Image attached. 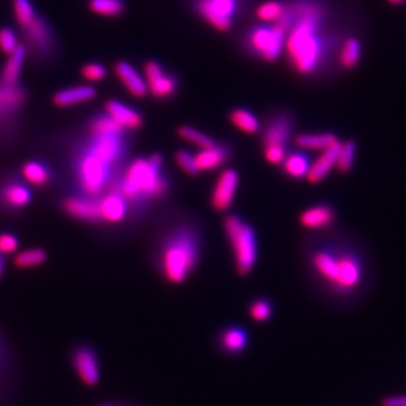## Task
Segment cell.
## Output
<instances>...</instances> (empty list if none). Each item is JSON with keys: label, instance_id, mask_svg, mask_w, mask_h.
I'll return each mask as SVG.
<instances>
[{"label": "cell", "instance_id": "6da1fadb", "mask_svg": "<svg viewBox=\"0 0 406 406\" xmlns=\"http://www.w3.org/2000/svg\"><path fill=\"white\" fill-rule=\"evenodd\" d=\"M287 14L292 20L285 43L289 63L302 75L313 74L322 63L325 53L321 36L324 9L314 0H296L287 4Z\"/></svg>", "mask_w": 406, "mask_h": 406}, {"label": "cell", "instance_id": "7a4b0ae2", "mask_svg": "<svg viewBox=\"0 0 406 406\" xmlns=\"http://www.w3.org/2000/svg\"><path fill=\"white\" fill-rule=\"evenodd\" d=\"M163 157L154 154L148 159H137L129 164L115 188L128 201L140 206L148 201L163 198L169 190V182L163 174Z\"/></svg>", "mask_w": 406, "mask_h": 406}, {"label": "cell", "instance_id": "3957f363", "mask_svg": "<svg viewBox=\"0 0 406 406\" xmlns=\"http://www.w3.org/2000/svg\"><path fill=\"white\" fill-rule=\"evenodd\" d=\"M311 264L321 280L336 294H350L360 287L364 271L360 256L348 250L319 248Z\"/></svg>", "mask_w": 406, "mask_h": 406}, {"label": "cell", "instance_id": "277c9868", "mask_svg": "<svg viewBox=\"0 0 406 406\" xmlns=\"http://www.w3.org/2000/svg\"><path fill=\"white\" fill-rule=\"evenodd\" d=\"M198 259L199 236L193 227H178L164 239L160 268L169 282L182 284L196 269Z\"/></svg>", "mask_w": 406, "mask_h": 406}, {"label": "cell", "instance_id": "5b68a950", "mask_svg": "<svg viewBox=\"0 0 406 406\" xmlns=\"http://www.w3.org/2000/svg\"><path fill=\"white\" fill-rule=\"evenodd\" d=\"M225 230L234 252L236 271L245 276L252 271L257 260L256 234L252 227L237 215L226 218Z\"/></svg>", "mask_w": 406, "mask_h": 406}, {"label": "cell", "instance_id": "8992f818", "mask_svg": "<svg viewBox=\"0 0 406 406\" xmlns=\"http://www.w3.org/2000/svg\"><path fill=\"white\" fill-rule=\"evenodd\" d=\"M288 31L280 24H262L253 28L247 36V46L264 61L273 63L285 49Z\"/></svg>", "mask_w": 406, "mask_h": 406}, {"label": "cell", "instance_id": "52a82bcc", "mask_svg": "<svg viewBox=\"0 0 406 406\" xmlns=\"http://www.w3.org/2000/svg\"><path fill=\"white\" fill-rule=\"evenodd\" d=\"M112 171V166L100 160L90 149L82 154L77 165L80 185L91 197L98 196L103 190L109 188Z\"/></svg>", "mask_w": 406, "mask_h": 406}, {"label": "cell", "instance_id": "ba28073f", "mask_svg": "<svg viewBox=\"0 0 406 406\" xmlns=\"http://www.w3.org/2000/svg\"><path fill=\"white\" fill-rule=\"evenodd\" d=\"M293 131L288 115H279L269 120L262 134V149L268 163L280 165L287 157V146Z\"/></svg>", "mask_w": 406, "mask_h": 406}, {"label": "cell", "instance_id": "9c48e42d", "mask_svg": "<svg viewBox=\"0 0 406 406\" xmlns=\"http://www.w3.org/2000/svg\"><path fill=\"white\" fill-rule=\"evenodd\" d=\"M240 0H196L194 9L201 18L219 32H228L234 24Z\"/></svg>", "mask_w": 406, "mask_h": 406}, {"label": "cell", "instance_id": "30bf717a", "mask_svg": "<svg viewBox=\"0 0 406 406\" xmlns=\"http://www.w3.org/2000/svg\"><path fill=\"white\" fill-rule=\"evenodd\" d=\"M144 78L148 92L156 100H168L177 91V80L157 61H148L144 66Z\"/></svg>", "mask_w": 406, "mask_h": 406}, {"label": "cell", "instance_id": "8fae6325", "mask_svg": "<svg viewBox=\"0 0 406 406\" xmlns=\"http://www.w3.org/2000/svg\"><path fill=\"white\" fill-rule=\"evenodd\" d=\"M73 365L83 384L94 387L100 384V361L95 351L89 346H81L73 353Z\"/></svg>", "mask_w": 406, "mask_h": 406}, {"label": "cell", "instance_id": "7c38bea8", "mask_svg": "<svg viewBox=\"0 0 406 406\" xmlns=\"http://www.w3.org/2000/svg\"><path fill=\"white\" fill-rule=\"evenodd\" d=\"M239 185V174L236 171L227 169L218 178L213 190L211 203L218 211H226L233 205Z\"/></svg>", "mask_w": 406, "mask_h": 406}, {"label": "cell", "instance_id": "4fadbf2b", "mask_svg": "<svg viewBox=\"0 0 406 406\" xmlns=\"http://www.w3.org/2000/svg\"><path fill=\"white\" fill-rule=\"evenodd\" d=\"M115 74L119 81L126 87V90L135 98H144L148 94V86L144 75L137 72L132 63L119 61L115 65Z\"/></svg>", "mask_w": 406, "mask_h": 406}, {"label": "cell", "instance_id": "5bb4252c", "mask_svg": "<svg viewBox=\"0 0 406 406\" xmlns=\"http://www.w3.org/2000/svg\"><path fill=\"white\" fill-rule=\"evenodd\" d=\"M129 203L119 190L111 188L109 193L100 199V217L102 220L109 223H119L127 215Z\"/></svg>", "mask_w": 406, "mask_h": 406}, {"label": "cell", "instance_id": "9a60e30c", "mask_svg": "<svg viewBox=\"0 0 406 406\" xmlns=\"http://www.w3.org/2000/svg\"><path fill=\"white\" fill-rule=\"evenodd\" d=\"M63 208L70 217L78 220L102 222L98 199L70 197L63 202Z\"/></svg>", "mask_w": 406, "mask_h": 406}, {"label": "cell", "instance_id": "2e32d148", "mask_svg": "<svg viewBox=\"0 0 406 406\" xmlns=\"http://www.w3.org/2000/svg\"><path fill=\"white\" fill-rule=\"evenodd\" d=\"M106 114L124 129H139L143 126V115L119 100H109L106 103Z\"/></svg>", "mask_w": 406, "mask_h": 406}, {"label": "cell", "instance_id": "e0dca14e", "mask_svg": "<svg viewBox=\"0 0 406 406\" xmlns=\"http://www.w3.org/2000/svg\"><path fill=\"white\" fill-rule=\"evenodd\" d=\"M341 145H342V141H336L334 145H331L330 148H327L322 152V154L316 159V163L311 164L309 173H307V180L311 183H318L325 180L327 174L336 166Z\"/></svg>", "mask_w": 406, "mask_h": 406}, {"label": "cell", "instance_id": "ac0fdd59", "mask_svg": "<svg viewBox=\"0 0 406 406\" xmlns=\"http://www.w3.org/2000/svg\"><path fill=\"white\" fill-rule=\"evenodd\" d=\"M95 97H97V90L92 86L81 85L57 91L53 95V103L60 109H68L75 105L90 102Z\"/></svg>", "mask_w": 406, "mask_h": 406}, {"label": "cell", "instance_id": "d6986e66", "mask_svg": "<svg viewBox=\"0 0 406 406\" xmlns=\"http://www.w3.org/2000/svg\"><path fill=\"white\" fill-rule=\"evenodd\" d=\"M335 220V210L330 205H316L305 210L301 217L299 223L310 230H322L331 226Z\"/></svg>", "mask_w": 406, "mask_h": 406}, {"label": "cell", "instance_id": "ffe728a7", "mask_svg": "<svg viewBox=\"0 0 406 406\" xmlns=\"http://www.w3.org/2000/svg\"><path fill=\"white\" fill-rule=\"evenodd\" d=\"M199 172H210L220 168L230 157V149L226 145L215 144L206 149H201L194 156Z\"/></svg>", "mask_w": 406, "mask_h": 406}, {"label": "cell", "instance_id": "44dd1931", "mask_svg": "<svg viewBox=\"0 0 406 406\" xmlns=\"http://www.w3.org/2000/svg\"><path fill=\"white\" fill-rule=\"evenodd\" d=\"M219 344L220 348L226 353L239 355L248 346V334L242 327L237 326L227 327L219 335Z\"/></svg>", "mask_w": 406, "mask_h": 406}, {"label": "cell", "instance_id": "7402d4cb", "mask_svg": "<svg viewBox=\"0 0 406 406\" xmlns=\"http://www.w3.org/2000/svg\"><path fill=\"white\" fill-rule=\"evenodd\" d=\"M338 140V137L334 134L330 132H322V134H302L297 136L296 144L298 148L304 151H321L324 152L331 145H334Z\"/></svg>", "mask_w": 406, "mask_h": 406}, {"label": "cell", "instance_id": "603a6c76", "mask_svg": "<svg viewBox=\"0 0 406 406\" xmlns=\"http://www.w3.org/2000/svg\"><path fill=\"white\" fill-rule=\"evenodd\" d=\"M26 55H27L26 48L20 46L12 55H9L7 63L4 65L3 73H1L3 82L7 86H15L18 83L23 65H24V60H26Z\"/></svg>", "mask_w": 406, "mask_h": 406}, {"label": "cell", "instance_id": "cb8c5ba5", "mask_svg": "<svg viewBox=\"0 0 406 406\" xmlns=\"http://www.w3.org/2000/svg\"><path fill=\"white\" fill-rule=\"evenodd\" d=\"M282 166H284V172L292 178H302V177H306L311 163L304 152H293V154H287Z\"/></svg>", "mask_w": 406, "mask_h": 406}, {"label": "cell", "instance_id": "d4e9b609", "mask_svg": "<svg viewBox=\"0 0 406 406\" xmlns=\"http://www.w3.org/2000/svg\"><path fill=\"white\" fill-rule=\"evenodd\" d=\"M1 198L9 208H21L29 205L32 194L26 186L20 183H11L3 190Z\"/></svg>", "mask_w": 406, "mask_h": 406}, {"label": "cell", "instance_id": "484cf974", "mask_svg": "<svg viewBox=\"0 0 406 406\" xmlns=\"http://www.w3.org/2000/svg\"><path fill=\"white\" fill-rule=\"evenodd\" d=\"M89 9L98 16L119 18L126 11L124 0H90Z\"/></svg>", "mask_w": 406, "mask_h": 406}, {"label": "cell", "instance_id": "4316f807", "mask_svg": "<svg viewBox=\"0 0 406 406\" xmlns=\"http://www.w3.org/2000/svg\"><path fill=\"white\" fill-rule=\"evenodd\" d=\"M230 120L237 129L245 134H256L260 128L259 119L253 115L251 111L245 109H235L230 114Z\"/></svg>", "mask_w": 406, "mask_h": 406}, {"label": "cell", "instance_id": "83f0119b", "mask_svg": "<svg viewBox=\"0 0 406 406\" xmlns=\"http://www.w3.org/2000/svg\"><path fill=\"white\" fill-rule=\"evenodd\" d=\"M285 11H287V4L281 3L279 0H269L264 1L257 7L256 16L259 20H262V23L274 24L284 16Z\"/></svg>", "mask_w": 406, "mask_h": 406}, {"label": "cell", "instance_id": "f1b7e54d", "mask_svg": "<svg viewBox=\"0 0 406 406\" xmlns=\"http://www.w3.org/2000/svg\"><path fill=\"white\" fill-rule=\"evenodd\" d=\"M361 46L356 38H347L344 41L341 55H339V63L344 69H352L355 68L360 61Z\"/></svg>", "mask_w": 406, "mask_h": 406}, {"label": "cell", "instance_id": "f546056e", "mask_svg": "<svg viewBox=\"0 0 406 406\" xmlns=\"http://www.w3.org/2000/svg\"><path fill=\"white\" fill-rule=\"evenodd\" d=\"M14 15L18 26L24 29L31 27L38 18L36 9H33L31 0H14Z\"/></svg>", "mask_w": 406, "mask_h": 406}, {"label": "cell", "instance_id": "4dcf8cb0", "mask_svg": "<svg viewBox=\"0 0 406 406\" xmlns=\"http://www.w3.org/2000/svg\"><path fill=\"white\" fill-rule=\"evenodd\" d=\"M356 151H358V146L355 141L352 140L343 141L341 145V151L338 154V161H336L335 169L341 173L350 172L356 160Z\"/></svg>", "mask_w": 406, "mask_h": 406}, {"label": "cell", "instance_id": "1f68e13d", "mask_svg": "<svg viewBox=\"0 0 406 406\" xmlns=\"http://www.w3.org/2000/svg\"><path fill=\"white\" fill-rule=\"evenodd\" d=\"M124 128L119 126L117 122L106 115H100L91 120L90 132L92 135H112V134H124Z\"/></svg>", "mask_w": 406, "mask_h": 406}, {"label": "cell", "instance_id": "d6a6232c", "mask_svg": "<svg viewBox=\"0 0 406 406\" xmlns=\"http://www.w3.org/2000/svg\"><path fill=\"white\" fill-rule=\"evenodd\" d=\"M23 176L24 178L35 185V186H44L49 181V171L46 169L43 164L37 161H29L23 166Z\"/></svg>", "mask_w": 406, "mask_h": 406}, {"label": "cell", "instance_id": "836d02e7", "mask_svg": "<svg viewBox=\"0 0 406 406\" xmlns=\"http://www.w3.org/2000/svg\"><path fill=\"white\" fill-rule=\"evenodd\" d=\"M46 262V252L40 248L27 250L23 252L18 253L15 257V264L18 268L28 269V268H35Z\"/></svg>", "mask_w": 406, "mask_h": 406}, {"label": "cell", "instance_id": "e575fe53", "mask_svg": "<svg viewBox=\"0 0 406 406\" xmlns=\"http://www.w3.org/2000/svg\"><path fill=\"white\" fill-rule=\"evenodd\" d=\"M178 135L189 141L191 144L198 146L201 149H206V148H210L213 145L217 144L211 137H208V135L199 132L198 129L193 128V127L189 126H182L180 129H178Z\"/></svg>", "mask_w": 406, "mask_h": 406}, {"label": "cell", "instance_id": "d590c367", "mask_svg": "<svg viewBox=\"0 0 406 406\" xmlns=\"http://www.w3.org/2000/svg\"><path fill=\"white\" fill-rule=\"evenodd\" d=\"M18 36L12 28H0V50L11 55L18 48Z\"/></svg>", "mask_w": 406, "mask_h": 406}, {"label": "cell", "instance_id": "8d00e7d4", "mask_svg": "<svg viewBox=\"0 0 406 406\" xmlns=\"http://www.w3.org/2000/svg\"><path fill=\"white\" fill-rule=\"evenodd\" d=\"M250 316L256 322H267L272 316V304L268 299H256L250 306Z\"/></svg>", "mask_w": 406, "mask_h": 406}, {"label": "cell", "instance_id": "74e56055", "mask_svg": "<svg viewBox=\"0 0 406 406\" xmlns=\"http://www.w3.org/2000/svg\"><path fill=\"white\" fill-rule=\"evenodd\" d=\"M81 74L86 81L98 82L102 81L106 77L107 70H106L105 65H102V63H90L83 65Z\"/></svg>", "mask_w": 406, "mask_h": 406}, {"label": "cell", "instance_id": "f35d334b", "mask_svg": "<svg viewBox=\"0 0 406 406\" xmlns=\"http://www.w3.org/2000/svg\"><path fill=\"white\" fill-rule=\"evenodd\" d=\"M176 161L178 164L181 169L183 172L188 173L190 176H197L199 173L198 166L196 163V157L186 151H180L176 154Z\"/></svg>", "mask_w": 406, "mask_h": 406}, {"label": "cell", "instance_id": "ab89813d", "mask_svg": "<svg viewBox=\"0 0 406 406\" xmlns=\"http://www.w3.org/2000/svg\"><path fill=\"white\" fill-rule=\"evenodd\" d=\"M18 248V237L12 234H0V255H11Z\"/></svg>", "mask_w": 406, "mask_h": 406}, {"label": "cell", "instance_id": "60d3db41", "mask_svg": "<svg viewBox=\"0 0 406 406\" xmlns=\"http://www.w3.org/2000/svg\"><path fill=\"white\" fill-rule=\"evenodd\" d=\"M381 406H406V396H390L381 401Z\"/></svg>", "mask_w": 406, "mask_h": 406}, {"label": "cell", "instance_id": "b9f144b4", "mask_svg": "<svg viewBox=\"0 0 406 406\" xmlns=\"http://www.w3.org/2000/svg\"><path fill=\"white\" fill-rule=\"evenodd\" d=\"M390 4H395V6H400V4H404L406 0H388Z\"/></svg>", "mask_w": 406, "mask_h": 406}, {"label": "cell", "instance_id": "7bdbcfd3", "mask_svg": "<svg viewBox=\"0 0 406 406\" xmlns=\"http://www.w3.org/2000/svg\"><path fill=\"white\" fill-rule=\"evenodd\" d=\"M3 272H4V262H3V259H1V255H0V277H1Z\"/></svg>", "mask_w": 406, "mask_h": 406}]
</instances>
